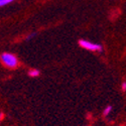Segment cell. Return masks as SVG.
Instances as JSON below:
<instances>
[{
	"label": "cell",
	"instance_id": "277c9868",
	"mask_svg": "<svg viewBox=\"0 0 126 126\" xmlns=\"http://www.w3.org/2000/svg\"><path fill=\"white\" fill-rule=\"evenodd\" d=\"M111 111H112V106H111V105H108V106L104 109L103 115H104V116H108V115L111 113Z\"/></svg>",
	"mask_w": 126,
	"mask_h": 126
},
{
	"label": "cell",
	"instance_id": "7a4b0ae2",
	"mask_svg": "<svg viewBox=\"0 0 126 126\" xmlns=\"http://www.w3.org/2000/svg\"><path fill=\"white\" fill-rule=\"evenodd\" d=\"M79 45L85 49L88 50H92V51H102L103 47L99 44H95V43H91L89 40L86 39H80L79 40Z\"/></svg>",
	"mask_w": 126,
	"mask_h": 126
},
{
	"label": "cell",
	"instance_id": "3957f363",
	"mask_svg": "<svg viewBox=\"0 0 126 126\" xmlns=\"http://www.w3.org/2000/svg\"><path fill=\"white\" fill-rule=\"evenodd\" d=\"M28 75H29V77H32V78L38 77L39 76V71L38 70H30Z\"/></svg>",
	"mask_w": 126,
	"mask_h": 126
},
{
	"label": "cell",
	"instance_id": "8992f818",
	"mask_svg": "<svg viewBox=\"0 0 126 126\" xmlns=\"http://www.w3.org/2000/svg\"><path fill=\"white\" fill-rule=\"evenodd\" d=\"M36 36V32H32V33H30V34H28L27 36H26V39L27 40H30L31 38H33V37H35Z\"/></svg>",
	"mask_w": 126,
	"mask_h": 126
},
{
	"label": "cell",
	"instance_id": "52a82bcc",
	"mask_svg": "<svg viewBox=\"0 0 126 126\" xmlns=\"http://www.w3.org/2000/svg\"><path fill=\"white\" fill-rule=\"evenodd\" d=\"M121 88H122V90L123 91H126V82L124 81L123 83H122V85H121Z\"/></svg>",
	"mask_w": 126,
	"mask_h": 126
},
{
	"label": "cell",
	"instance_id": "6da1fadb",
	"mask_svg": "<svg viewBox=\"0 0 126 126\" xmlns=\"http://www.w3.org/2000/svg\"><path fill=\"white\" fill-rule=\"evenodd\" d=\"M0 60H1V62L8 68H15L18 65L17 58L14 55L10 54V52H3V54H1Z\"/></svg>",
	"mask_w": 126,
	"mask_h": 126
},
{
	"label": "cell",
	"instance_id": "5b68a950",
	"mask_svg": "<svg viewBox=\"0 0 126 126\" xmlns=\"http://www.w3.org/2000/svg\"><path fill=\"white\" fill-rule=\"evenodd\" d=\"M13 1H14V0H0V7H1V6H5V5L11 3Z\"/></svg>",
	"mask_w": 126,
	"mask_h": 126
}]
</instances>
